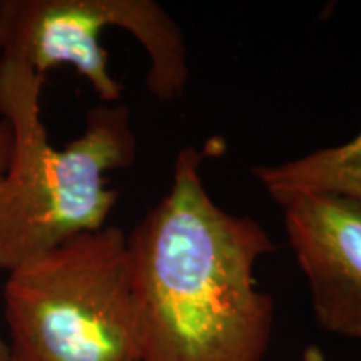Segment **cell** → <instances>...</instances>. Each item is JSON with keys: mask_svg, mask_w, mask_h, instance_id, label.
<instances>
[{"mask_svg": "<svg viewBox=\"0 0 361 361\" xmlns=\"http://www.w3.org/2000/svg\"><path fill=\"white\" fill-rule=\"evenodd\" d=\"M206 156L180 149L168 194L128 236L139 361H264L269 350L274 301L255 266L274 243L211 200Z\"/></svg>", "mask_w": 361, "mask_h": 361, "instance_id": "cell-1", "label": "cell"}, {"mask_svg": "<svg viewBox=\"0 0 361 361\" xmlns=\"http://www.w3.org/2000/svg\"><path fill=\"white\" fill-rule=\"evenodd\" d=\"M44 78L32 67L0 59V116L12 129L8 166L0 178V269L11 271L67 239L99 231L117 197L107 171L128 169L137 139L124 102L85 116L84 133L52 147L42 123Z\"/></svg>", "mask_w": 361, "mask_h": 361, "instance_id": "cell-2", "label": "cell"}, {"mask_svg": "<svg viewBox=\"0 0 361 361\" xmlns=\"http://www.w3.org/2000/svg\"><path fill=\"white\" fill-rule=\"evenodd\" d=\"M6 361H139L128 236L82 233L8 271Z\"/></svg>", "mask_w": 361, "mask_h": 361, "instance_id": "cell-3", "label": "cell"}, {"mask_svg": "<svg viewBox=\"0 0 361 361\" xmlns=\"http://www.w3.org/2000/svg\"><path fill=\"white\" fill-rule=\"evenodd\" d=\"M104 27H121L149 57L146 87L157 101L183 96L188 52L178 22L154 0H0V52L45 78L72 66L104 104H117L123 85L109 72Z\"/></svg>", "mask_w": 361, "mask_h": 361, "instance_id": "cell-4", "label": "cell"}, {"mask_svg": "<svg viewBox=\"0 0 361 361\" xmlns=\"http://www.w3.org/2000/svg\"><path fill=\"white\" fill-rule=\"evenodd\" d=\"M316 322L361 340V201L324 192L278 197Z\"/></svg>", "mask_w": 361, "mask_h": 361, "instance_id": "cell-5", "label": "cell"}, {"mask_svg": "<svg viewBox=\"0 0 361 361\" xmlns=\"http://www.w3.org/2000/svg\"><path fill=\"white\" fill-rule=\"evenodd\" d=\"M251 174L273 197L324 192L361 201V133L340 146L318 149L296 159L255 166Z\"/></svg>", "mask_w": 361, "mask_h": 361, "instance_id": "cell-6", "label": "cell"}, {"mask_svg": "<svg viewBox=\"0 0 361 361\" xmlns=\"http://www.w3.org/2000/svg\"><path fill=\"white\" fill-rule=\"evenodd\" d=\"M12 151V129L7 121H0V178L6 173ZM7 360V345L0 336V361Z\"/></svg>", "mask_w": 361, "mask_h": 361, "instance_id": "cell-7", "label": "cell"}, {"mask_svg": "<svg viewBox=\"0 0 361 361\" xmlns=\"http://www.w3.org/2000/svg\"><path fill=\"white\" fill-rule=\"evenodd\" d=\"M0 59H2V52H0Z\"/></svg>", "mask_w": 361, "mask_h": 361, "instance_id": "cell-8", "label": "cell"}]
</instances>
